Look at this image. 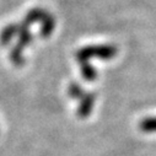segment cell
Returning <instances> with one entry per match:
<instances>
[{
  "label": "cell",
  "instance_id": "8992f818",
  "mask_svg": "<svg viewBox=\"0 0 156 156\" xmlns=\"http://www.w3.org/2000/svg\"><path fill=\"white\" fill-rule=\"evenodd\" d=\"M139 127L145 133H154V132H156V117H150V118L143 119L140 122Z\"/></svg>",
  "mask_w": 156,
  "mask_h": 156
},
{
  "label": "cell",
  "instance_id": "6da1fadb",
  "mask_svg": "<svg viewBox=\"0 0 156 156\" xmlns=\"http://www.w3.org/2000/svg\"><path fill=\"white\" fill-rule=\"evenodd\" d=\"M117 49L114 46H89L85 47L83 49H80L79 52L76 53V59L79 60V63H85L89 62V59L91 58H98V59H112L117 55Z\"/></svg>",
  "mask_w": 156,
  "mask_h": 156
},
{
  "label": "cell",
  "instance_id": "277c9868",
  "mask_svg": "<svg viewBox=\"0 0 156 156\" xmlns=\"http://www.w3.org/2000/svg\"><path fill=\"white\" fill-rule=\"evenodd\" d=\"M81 73H83V76L84 79L87 80V81H92L97 77V71L96 69L89 64V62H85V63H81Z\"/></svg>",
  "mask_w": 156,
  "mask_h": 156
},
{
  "label": "cell",
  "instance_id": "7a4b0ae2",
  "mask_svg": "<svg viewBox=\"0 0 156 156\" xmlns=\"http://www.w3.org/2000/svg\"><path fill=\"white\" fill-rule=\"evenodd\" d=\"M95 100H96V96L95 94H85L83 97H81V105L77 109V115L80 118H86V117L90 115L92 108H94V103H95Z\"/></svg>",
  "mask_w": 156,
  "mask_h": 156
},
{
  "label": "cell",
  "instance_id": "3957f363",
  "mask_svg": "<svg viewBox=\"0 0 156 156\" xmlns=\"http://www.w3.org/2000/svg\"><path fill=\"white\" fill-rule=\"evenodd\" d=\"M19 32V26L17 25H9L8 27L4 28V31L0 34V42L3 44H6L11 38Z\"/></svg>",
  "mask_w": 156,
  "mask_h": 156
},
{
  "label": "cell",
  "instance_id": "52a82bcc",
  "mask_svg": "<svg viewBox=\"0 0 156 156\" xmlns=\"http://www.w3.org/2000/svg\"><path fill=\"white\" fill-rule=\"evenodd\" d=\"M84 90L75 83H73L70 86H69V96L73 97V98H81L84 96Z\"/></svg>",
  "mask_w": 156,
  "mask_h": 156
},
{
  "label": "cell",
  "instance_id": "5b68a950",
  "mask_svg": "<svg viewBox=\"0 0 156 156\" xmlns=\"http://www.w3.org/2000/svg\"><path fill=\"white\" fill-rule=\"evenodd\" d=\"M42 23H43V26H42V28H41V36L44 37V38H47V37H49V34L53 32L54 26H55V21H54V19H53L51 15H48V16L42 21Z\"/></svg>",
  "mask_w": 156,
  "mask_h": 156
}]
</instances>
